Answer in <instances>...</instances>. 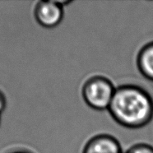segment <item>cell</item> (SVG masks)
Instances as JSON below:
<instances>
[{"label": "cell", "mask_w": 153, "mask_h": 153, "mask_svg": "<svg viewBox=\"0 0 153 153\" xmlns=\"http://www.w3.org/2000/svg\"><path fill=\"white\" fill-rule=\"evenodd\" d=\"M108 111L121 126L130 129L142 128L153 120V98L139 86L122 85L116 87Z\"/></svg>", "instance_id": "6da1fadb"}, {"label": "cell", "mask_w": 153, "mask_h": 153, "mask_svg": "<svg viewBox=\"0 0 153 153\" xmlns=\"http://www.w3.org/2000/svg\"><path fill=\"white\" fill-rule=\"evenodd\" d=\"M116 87L112 81L102 75H93L84 82L82 97L88 106L96 110H108Z\"/></svg>", "instance_id": "7a4b0ae2"}, {"label": "cell", "mask_w": 153, "mask_h": 153, "mask_svg": "<svg viewBox=\"0 0 153 153\" xmlns=\"http://www.w3.org/2000/svg\"><path fill=\"white\" fill-rule=\"evenodd\" d=\"M34 15L36 22L41 27L54 28L63 20L64 15L63 7L58 1L43 0L36 4Z\"/></svg>", "instance_id": "3957f363"}, {"label": "cell", "mask_w": 153, "mask_h": 153, "mask_svg": "<svg viewBox=\"0 0 153 153\" xmlns=\"http://www.w3.org/2000/svg\"><path fill=\"white\" fill-rule=\"evenodd\" d=\"M82 153H123L120 141L108 133H100L88 140Z\"/></svg>", "instance_id": "277c9868"}, {"label": "cell", "mask_w": 153, "mask_h": 153, "mask_svg": "<svg viewBox=\"0 0 153 153\" xmlns=\"http://www.w3.org/2000/svg\"><path fill=\"white\" fill-rule=\"evenodd\" d=\"M137 68L146 79L153 82V41L145 44L136 58Z\"/></svg>", "instance_id": "5b68a950"}, {"label": "cell", "mask_w": 153, "mask_h": 153, "mask_svg": "<svg viewBox=\"0 0 153 153\" xmlns=\"http://www.w3.org/2000/svg\"><path fill=\"white\" fill-rule=\"evenodd\" d=\"M125 153H153V146L147 143H136L130 146Z\"/></svg>", "instance_id": "8992f818"}, {"label": "cell", "mask_w": 153, "mask_h": 153, "mask_svg": "<svg viewBox=\"0 0 153 153\" xmlns=\"http://www.w3.org/2000/svg\"><path fill=\"white\" fill-rule=\"evenodd\" d=\"M7 105V101H6V98L4 97V93L0 91V115L3 113L6 108Z\"/></svg>", "instance_id": "52a82bcc"}, {"label": "cell", "mask_w": 153, "mask_h": 153, "mask_svg": "<svg viewBox=\"0 0 153 153\" xmlns=\"http://www.w3.org/2000/svg\"><path fill=\"white\" fill-rule=\"evenodd\" d=\"M10 153H30L28 152H25V151H15V152H13Z\"/></svg>", "instance_id": "ba28073f"}]
</instances>
